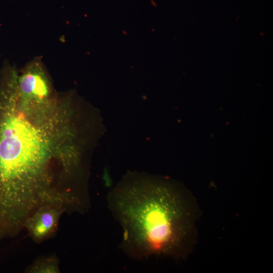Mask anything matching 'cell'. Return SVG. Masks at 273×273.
<instances>
[{"label": "cell", "mask_w": 273, "mask_h": 273, "mask_svg": "<svg viewBox=\"0 0 273 273\" xmlns=\"http://www.w3.org/2000/svg\"><path fill=\"white\" fill-rule=\"evenodd\" d=\"M20 99L16 79L0 78V212H19L46 201L71 174L65 150L64 109Z\"/></svg>", "instance_id": "6da1fadb"}, {"label": "cell", "mask_w": 273, "mask_h": 273, "mask_svg": "<svg viewBox=\"0 0 273 273\" xmlns=\"http://www.w3.org/2000/svg\"><path fill=\"white\" fill-rule=\"evenodd\" d=\"M59 260L55 255L43 256L36 259L25 270L29 273H59Z\"/></svg>", "instance_id": "5b68a950"}, {"label": "cell", "mask_w": 273, "mask_h": 273, "mask_svg": "<svg viewBox=\"0 0 273 273\" xmlns=\"http://www.w3.org/2000/svg\"><path fill=\"white\" fill-rule=\"evenodd\" d=\"M107 202L123 231L120 247L131 257L179 258L190 251L196 211L182 187L167 180H127L108 194Z\"/></svg>", "instance_id": "7a4b0ae2"}, {"label": "cell", "mask_w": 273, "mask_h": 273, "mask_svg": "<svg viewBox=\"0 0 273 273\" xmlns=\"http://www.w3.org/2000/svg\"><path fill=\"white\" fill-rule=\"evenodd\" d=\"M66 212L65 208L59 205L42 206L26 219L24 229L34 242L41 243L55 235L61 216Z\"/></svg>", "instance_id": "277c9868"}, {"label": "cell", "mask_w": 273, "mask_h": 273, "mask_svg": "<svg viewBox=\"0 0 273 273\" xmlns=\"http://www.w3.org/2000/svg\"><path fill=\"white\" fill-rule=\"evenodd\" d=\"M17 89L19 96L27 101L46 102L53 100L51 83L39 58L30 61L21 74H18Z\"/></svg>", "instance_id": "3957f363"}]
</instances>
